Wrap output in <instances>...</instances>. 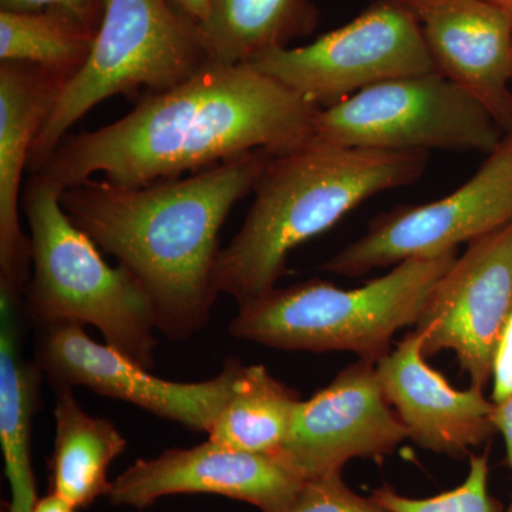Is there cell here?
<instances>
[{"instance_id": "obj_20", "label": "cell", "mask_w": 512, "mask_h": 512, "mask_svg": "<svg viewBox=\"0 0 512 512\" xmlns=\"http://www.w3.org/2000/svg\"><path fill=\"white\" fill-rule=\"evenodd\" d=\"M302 399L262 365L239 367L231 393L208 440L248 453L276 456L291 431Z\"/></svg>"}, {"instance_id": "obj_2", "label": "cell", "mask_w": 512, "mask_h": 512, "mask_svg": "<svg viewBox=\"0 0 512 512\" xmlns=\"http://www.w3.org/2000/svg\"><path fill=\"white\" fill-rule=\"evenodd\" d=\"M255 150L187 178L127 187L90 180L64 188L63 210L143 286L158 332L181 342L210 322L220 231L254 191L269 158Z\"/></svg>"}, {"instance_id": "obj_22", "label": "cell", "mask_w": 512, "mask_h": 512, "mask_svg": "<svg viewBox=\"0 0 512 512\" xmlns=\"http://www.w3.org/2000/svg\"><path fill=\"white\" fill-rule=\"evenodd\" d=\"M488 456H470V467L463 484L433 497L413 498L392 487L377 488L370 497L392 512H501L500 504L488 490Z\"/></svg>"}, {"instance_id": "obj_3", "label": "cell", "mask_w": 512, "mask_h": 512, "mask_svg": "<svg viewBox=\"0 0 512 512\" xmlns=\"http://www.w3.org/2000/svg\"><path fill=\"white\" fill-rule=\"evenodd\" d=\"M430 153H397L311 140L269 158L254 202L214 266L218 293L239 306L276 288L299 245L329 231L363 202L417 183Z\"/></svg>"}, {"instance_id": "obj_11", "label": "cell", "mask_w": 512, "mask_h": 512, "mask_svg": "<svg viewBox=\"0 0 512 512\" xmlns=\"http://www.w3.org/2000/svg\"><path fill=\"white\" fill-rule=\"evenodd\" d=\"M512 313V221L476 239L431 289L416 330L424 357L456 353L471 386L491 382L495 349Z\"/></svg>"}, {"instance_id": "obj_17", "label": "cell", "mask_w": 512, "mask_h": 512, "mask_svg": "<svg viewBox=\"0 0 512 512\" xmlns=\"http://www.w3.org/2000/svg\"><path fill=\"white\" fill-rule=\"evenodd\" d=\"M22 316V296L0 291V447L12 491L9 512H33L39 500L32 466V427L43 372L22 355Z\"/></svg>"}, {"instance_id": "obj_28", "label": "cell", "mask_w": 512, "mask_h": 512, "mask_svg": "<svg viewBox=\"0 0 512 512\" xmlns=\"http://www.w3.org/2000/svg\"><path fill=\"white\" fill-rule=\"evenodd\" d=\"M76 508L72 504L64 501L63 498L57 497V495L49 493L45 497L39 498L33 508V512H77Z\"/></svg>"}, {"instance_id": "obj_13", "label": "cell", "mask_w": 512, "mask_h": 512, "mask_svg": "<svg viewBox=\"0 0 512 512\" xmlns=\"http://www.w3.org/2000/svg\"><path fill=\"white\" fill-rule=\"evenodd\" d=\"M303 484L301 476L274 456L208 440L137 460L113 481L107 498L117 507L144 510L168 495L214 494L254 505L261 512H286Z\"/></svg>"}, {"instance_id": "obj_4", "label": "cell", "mask_w": 512, "mask_h": 512, "mask_svg": "<svg viewBox=\"0 0 512 512\" xmlns=\"http://www.w3.org/2000/svg\"><path fill=\"white\" fill-rule=\"evenodd\" d=\"M63 188L32 174L20 207L29 222L32 275L23 296L36 329L77 323L100 330L113 346L146 369L156 365L153 306L143 286L121 264L110 266L89 235L63 210Z\"/></svg>"}, {"instance_id": "obj_6", "label": "cell", "mask_w": 512, "mask_h": 512, "mask_svg": "<svg viewBox=\"0 0 512 512\" xmlns=\"http://www.w3.org/2000/svg\"><path fill=\"white\" fill-rule=\"evenodd\" d=\"M210 63L200 28L168 0H107L86 66L64 86L30 153L37 174L70 130L114 96L165 92Z\"/></svg>"}, {"instance_id": "obj_23", "label": "cell", "mask_w": 512, "mask_h": 512, "mask_svg": "<svg viewBox=\"0 0 512 512\" xmlns=\"http://www.w3.org/2000/svg\"><path fill=\"white\" fill-rule=\"evenodd\" d=\"M286 512H392L372 497H362L343 481L342 473L305 481Z\"/></svg>"}, {"instance_id": "obj_26", "label": "cell", "mask_w": 512, "mask_h": 512, "mask_svg": "<svg viewBox=\"0 0 512 512\" xmlns=\"http://www.w3.org/2000/svg\"><path fill=\"white\" fill-rule=\"evenodd\" d=\"M493 421L495 430L503 434L507 447V460L512 470V394L500 403H494ZM505 512H512V497Z\"/></svg>"}, {"instance_id": "obj_18", "label": "cell", "mask_w": 512, "mask_h": 512, "mask_svg": "<svg viewBox=\"0 0 512 512\" xmlns=\"http://www.w3.org/2000/svg\"><path fill=\"white\" fill-rule=\"evenodd\" d=\"M319 25L312 0H210L200 35L210 63L245 64Z\"/></svg>"}, {"instance_id": "obj_7", "label": "cell", "mask_w": 512, "mask_h": 512, "mask_svg": "<svg viewBox=\"0 0 512 512\" xmlns=\"http://www.w3.org/2000/svg\"><path fill=\"white\" fill-rule=\"evenodd\" d=\"M487 109L439 72L367 87L318 113L313 140L397 153L491 154L504 140Z\"/></svg>"}, {"instance_id": "obj_24", "label": "cell", "mask_w": 512, "mask_h": 512, "mask_svg": "<svg viewBox=\"0 0 512 512\" xmlns=\"http://www.w3.org/2000/svg\"><path fill=\"white\" fill-rule=\"evenodd\" d=\"M107 0H0V10L37 12L55 10L82 23L84 28L99 32L106 12Z\"/></svg>"}, {"instance_id": "obj_9", "label": "cell", "mask_w": 512, "mask_h": 512, "mask_svg": "<svg viewBox=\"0 0 512 512\" xmlns=\"http://www.w3.org/2000/svg\"><path fill=\"white\" fill-rule=\"evenodd\" d=\"M512 221V131L477 173L437 201L403 205L370 222L362 238L322 265L329 274L359 278L410 259L434 258Z\"/></svg>"}, {"instance_id": "obj_25", "label": "cell", "mask_w": 512, "mask_h": 512, "mask_svg": "<svg viewBox=\"0 0 512 512\" xmlns=\"http://www.w3.org/2000/svg\"><path fill=\"white\" fill-rule=\"evenodd\" d=\"M491 402L500 403L512 394V313L498 340L493 360Z\"/></svg>"}, {"instance_id": "obj_1", "label": "cell", "mask_w": 512, "mask_h": 512, "mask_svg": "<svg viewBox=\"0 0 512 512\" xmlns=\"http://www.w3.org/2000/svg\"><path fill=\"white\" fill-rule=\"evenodd\" d=\"M319 111L252 64L208 63L123 119L64 138L37 174L63 190L97 174L127 187L175 180L251 151L295 150L313 140Z\"/></svg>"}, {"instance_id": "obj_29", "label": "cell", "mask_w": 512, "mask_h": 512, "mask_svg": "<svg viewBox=\"0 0 512 512\" xmlns=\"http://www.w3.org/2000/svg\"><path fill=\"white\" fill-rule=\"evenodd\" d=\"M485 2L497 6L498 9L503 10L505 15L510 16V19L512 20V0H485Z\"/></svg>"}, {"instance_id": "obj_15", "label": "cell", "mask_w": 512, "mask_h": 512, "mask_svg": "<svg viewBox=\"0 0 512 512\" xmlns=\"http://www.w3.org/2000/svg\"><path fill=\"white\" fill-rule=\"evenodd\" d=\"M421 346L423 333L414 329L376 363L384 396L417 446L451 458L467 456L497 433L494 403L481 387L450 386L427 365Z\"/></svg>"}, {"instance_id": "obj_14", "label": "cell", "mask_w": 512, "mask_h": 512, "mask_svg": "<svg viewBox=\"0 0 512 512\" xmlns=\"http://www.w3.org/2000/svg\"><path fill=\"white\" fill-rule=\"evenodd\" d=\"M419 22L437 72L512 131V20L485 0H400Z\"/></svg>"}, {"instance_id": "obj_19", "label": "cell", "mask_w": 512, "mask_h": 512, "mask_svg": "<svg viewBox=\"0 0 512 512\" xmlns=\"http://www.w3.org/2000/svg\"><path fill=\"white\" fill-rule=\"evenodd\" d=\"M55 448L49 461V493L76 510L107 497L111 463L126 450L127 440L110 420L87 414L73 390L57 393Z\"/></svg>"}, {"instance_id": "obj_27", "label": "cell", "mask_w": 512, "mask_h": 512, "mask_svg": "<svg viewBox=\"0 0 512 512\" xmlns=\"http://www.w3.org/2000/svg\"><path fill=\"white\" fill-rule=\"evenodd\" d=\"M168 2L173 5V8L180 15L195 23L198 28L204 22L208 12V5H210V0H168Z\"/></svg>"}, {"instance_id": "obj_21", "label": "cell", "mask_w": 512, "mask_h": 512, "mask_svg": "<svg viewBox=\"0 0 512 512\" xmlns=\"http://www.w3.org/2000/svg\"><path fill=\"white\" fill-rule=\"evenodd\" d=\"M96 36L55 10H0V62L33 64L72 80L86 66Z\"/></svg>"}, {"instance_id": "obj_10", "label": "cell", "mask_w": 512, "mask_h": 512, "mask_svg": "<svg viewBox=\"0 0 512 512\" xmlns=\"http://www.w3.org/2000/svg\"><path fill=\"white\" fill-rule=\"evenodd\" d=\"M36 365L56 393L87 387L185 429L208 433L227 402L242 363L231 357L220 375L205 382H171L151 375L113 346L94 342L83 325L62 323L37 329Z\"/></svg>"}, {"instance_id": "obj_16", "label": "cell", "mask_w": 512, "mask_h": 512, "mask_svg": "<svg viewBox=\"0 0 512 512\" xmlns=\"http://www.w3.org/2000/svg\"><path fill=\"white\" fill-rule=\"evenodd\" d=\"M70 79L28 63L0 62V291L25 296L32 244L19 221L20 184L40 128Z\"/></svg>"}, {"instance_id": "obj_8", "label": "cell", "mask_w": 512, "mask_h": 512, "mask_svg": "<svg viewBox=\"0 0 512 512\" xmlns=\"http://www.w3.org/2000/svg\"><path fill=\"white\" fill-rule=\"evenodd\" d=\"M248 64L320 110L375 84L437 72L419 22L400 0H375L315 42L271 50Z\"/></svg>"}, {"instance_id": "obj_5", "label": "cell", "mask_w": 512, "mask_h": 512, "mask_svg": "<svg viewBox=\"0 0 512 512\" xmlns=\"http://www.w3.org/2000/svg\"><path fill=\"white\" fill-rule=\"evenodd\" d=\"M458 252L410 259L357 289L322 279L274 288L239 306L235 338L281 350L350 352L377 363L400 329L416 325L427 296Z\"/></svg>"}, {"instance_id": "obj_12", "label": "cell", "mask_w": 512, "mask_h": 512, "mask_svg": "<svg viewBox=\"0 0 512 512\" xmlns=\"http://www.w3.org/2000/svg\"><path fill=\"white\" fill-rule=\"evenodd\" d=\"M409 430L384 396L376 363L357 360L296 410L276 458L303 480L342 473L355 458L383 460Z\"/></svg>"}]
</instances>
